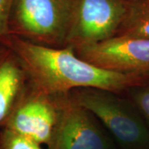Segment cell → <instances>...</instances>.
<instances>
[{
    "mask_svg": "<svg viewBox=\"0 0 149 149\" xmlns=\"http://www.w3.org/2000/svg\"><path fill=\"white\" fill-rule=\"evenodd\" d=\"M2 45L19 59L31 85L46 93H68L79 88H97L125 94L129 88L148 81L137 74L102 69L81 59L70 47L40 46L9 35Z\"/></svg>",
    "mask_w": 149,
    "mask_h": 149,
    "instance_id": "obj_1",
    "label": "cell"
},
{
    "mask_svg": "<svg viewBox=\"0 0 149 149\" xmlns=\"http://www.w3.org/2000/svg\"><path fill=\"white\" fill-rule=\"evenodd\" d=\"M77 0H13L10 35L40 46L68 47Z\"/></svg>",
    "mask_w": 149,
    "mask_h": 149,
    "instance_id": "obj_2",
    "label": "cell"
},
{
    "mask_svg": "<svg viewBox=\"0 0 149 149\" xmlns=\"http://www.w3.org/2000/svg\"><path fill=\"white\" fill-rule=\"evenodd\" d=\"M70 93L100 120L118 148L149 149L148 128L128 96L97 88H79Z\"/></svg>",
    "mask_w": 149,
    "mask_h": 149,
    "instance_id": "obj_3",
    "label": "cell"
},
{
    "mask_svg": "<svg viewBox=\"0 0 149 149\" xmlns=\"http://www.w3.org/2000/svg\"><path fill=\"white\" fill-rule=\"evenodd\" d=\"M63 94L46 93L28 81L26 90L1 128L14 130L47 148L58 124Z\"/></svg>",
    "mask_w": 149,
    "mask_h": 149,
    "instance_id": "obj_4",
    "label": "cell"
},
{
    "mask_svg": "<svg viewBox=\"0 0 149 149\" xmlns=\"http://www.w3.org/2000/svg\"><path fill=\"white\" fill-rule=\"evenodd\" d=\"M47 149H119L100 120L64 93L58 124Z\"/></svg>",
    "mask_w": 149,
    "mask_h": 149,
    "instance_id": "obj_5",
    "label": "cell"
},
{
    "mask_svg": "<svg viewBox=\"0 0 149 149\" xmlns=\"http://www.w3.org/2000/svg\"><path fill=\"white\" fill-rule=\"evenodd\" d=\"M132 0H77L68 47L73 49L116 37Z\"/></svg>",
    "mask_w": 149,
    "mask_h": 149,
    "instance_id": "obj_6",
    "label": "cell"
},
{
    "mask_svg": "<svg viewBox=\"0 0 149 149\" xmlns=\"http://www.w3.org/2000/svg\"><path fill=\"white\" fill-rule=\"evenodd\" d=\"M74 51L102 69L149 78V38L116 36Z\"/></svg>",
    "mask_w": 149,
    "mask_h": 149,
    "instance_id": "obj_7",
    "label": "cell"
},
{
    "mask_svg": "<svg viewBox=\"0 0 149 149\" xmlns=\"http://www.w3.org/2000/svg\"><path fill=\"white\" fill-rule=\"evenodd\" d=\"M28 85L19 59L10 49L0 53V128Z\"/></svg>",
    "mask_w": 149,
    "mask_h": 149,
    "instance_id": "obj_8",
    "label": "cell"
},
{
    "mask_svg": "<svg viewBox=\"0 0 149 149\" xmlns=\"http://www.w3.org/2000/svg\"><path fill=\"white\" fill-rule=\"evenodd\" d=\"M117 36L149 38V4L132 3Z\"/></svg>",
    "mask_w": 149,
    "mask_h": 149,
    "instance_id": "obj_9",
    "label": "cell"
},
{
    "mask_svg": "<svg viewBox=\"0 0 149 149\" xmlns=\"http://www.w3.org/2000/svg\"><path fill=\"white\" fill-rule=\"evenodd\" d=\"M0 149H47L36 141L7 128H1Z\"/></svg>",
    "mask_w": 149,
    "mask_h": 149,
    "instance_id": "obj_10",
    "label": "cell"
},
{
    "mask_svg": "<svg viewBox=\"0 0 149 149\" xmlns=\"http://www.w3.org/2000/svg\"><path fill=\"white\" fill-rule=\"evenodd\" d=\"M125 94L138 109L149 129V80L129 88Z\"/></svg>",
    "mask_w": 149,
    "mask_h": 149,
    "instance_id": "obj_11",
    "label": "cell"
},
{
    "mask_svg": "<svg viewBox=\"0 0 149 149\" xmlns=\"http://www.w3.org/2000/svg\"><path fill=\"white\" fill-rule=\"evenodd\" d=\"M13 0H0V44L10 35L8 17Z\"/></svg>",
    "mask_w": 149,
    "mask_h": 149,
    "instance_id": "obj_12",
    "label": "cell"
},
{
    "mask_svg": "<svg viewBox=\"0 0 149 149\" xmlns=\"http://www.w3.org/2000/svg\"><path fill=\"white\" fill-rule=\"evenodd\" d=\"M133 1L140 3H144V4H149V0H133Z\"/></svg>",
    "mask_w": 149,
    "mask_h": 149,
    "instance_id": "obj_13",
    "label": "cell"
},
{
    "mask_svg": "<svg viewBox=\"0 0 149 149\" xmlns=\"http://www.w3.org/2000/svg\"><path fill=\"white\" fill-rule=\"evenodd\" d=\"M4 49H5V47L0 44V53H1V52H3V51L4 50Z\"/></svg>",
    "mask_w": 149,
    "mask_h": 149,
    "instance_id": "obj_14",
    "label": "cell"
}]
</instances>
